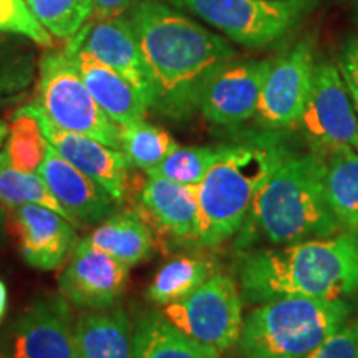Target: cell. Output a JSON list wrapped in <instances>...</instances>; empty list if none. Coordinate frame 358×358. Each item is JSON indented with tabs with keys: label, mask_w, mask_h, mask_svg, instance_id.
<instances>
[{
	"label": "cell",
	"mask_w": 358,
	"mask_h": 358,
	"mask_svg": "<svg viewBox=\"0 0 358 358\" xmlns=\"http://www.w3.org/2000/svg\"><path fill=\"white\" fill-rule=\"evenodd\" d=\"M145 60L153 103L151 108L173 120L198 110V96L209 75L236 58L219 35L159 0H141L128 15Z\"/></svg>",
	"instance_id": "obj_1"
},
{
	"label": "cell",
	"mask_w": 358,
	"mask_h": 358,
	"mask_svg": "<svg viewBox=\"0 0 358 358\" xmlns=\"http://www.w3.org/2000/svg\"><path fill=\"white\" fill-rule=\"evenodd\" d=\"M243 301L262 303L280 297L347 299L358 294V239L352 232L259 249L241 259Z\"/></svg>",
	"instance_id": "obj_2"
},
{
	"label": "cell",
	"mask_w": 358,
	"mask_h": 358,
	"mask_svg": "<svg viewBox=\"0 0 358 358\" xmlns=\"http://www.w3.org/2000/svg\"><path fill=\"white\" fill-rule=\"evenodd\" d=\"M250 226L274 245L342 232L327 201L324 155L317 151L295 155L277 148L274 166L243 224Z\"/></svg>",
	"instance_id": "obj_3"
},
{
	"label": "cell",
	"mask_w": 358,
	"mask_h": 358,
	"mask_svg": "<svg viewBox=\"0 0 358 358\" xmlns=\"http://www.w3.org/2000/svg\"><path fill=\"white\" fill-rule=\"evenodd\" d=\"M350 315L345 299H272L249 312L237 343L244 358H303Z\"/></svg>",
	"instance_id": "obj_4"
},
{
	"label": "cell",
	"mask_w": 358,
	"mask_h": 358,
	"mask_svg": "<svg viewBox=\"0 0 358 358\" xmlns=\"http://www.w3.org/2000/svg\"><path fill=\"white\" fill-rule=\"evenodd\" d=\"M277 148L224 146L198 186V236L203 248H216L241 231L254 199L274 166Z\"/></svg>",
	"instance_id": "obj_5"
},
{
	"label": "cell",
	"mask_w": 358,
	"mask_h": 358,
	"mask_svg": "<svg viewBox=\"0 0 358 358\" xmlns=\"http://www.w3.org/2000/svg\"><path fill=\"white\" fill-rule=\"evenodd\" d=\"M38 103L57 127L85 134L120 150V127L88 92L73 58L66 50L43 55L38 66Z\"/></svg>",
	"instance_id": "obj_6"
},
{
	"label": "cell",
	"mask_w": 358,
	"mask_h": 358,
	"mask_svg": "<svg viewBox=\"0 0 358 358\" xmlns=\"http://www.w3.org/2000/svg\"><path fill=\"white\" fill-rule=\"evenodd\" d=\"M164 317L191 338L219 353L239 342L243 332V295L234 279L214 272L181 301L168 303Z\"/></svg>",
	"instance_id": "obj_7"
},
{
	"label": "cell",
	"mask_w": 358,
	"mask_h": 358,
	"mask_svg": "<svg viewBox=\"0 0 358 358\" xmlns=\"http://www.w3.org/2000/svg\"><path fill=\"white\" fill-rule=\"evenodd\" d=\"M249 48L266 47L290 32L303 0H168Z\"/></svg>",
	"instance_id": "obj_8"
},
{
	"label": "cell",
	"mask_w": 358,
	"mask_h": 358,
	"mask_svg": "<svg viewBox=\"0 0 358 358\" xmlns=\"http://www.w3.org/2000/svg\"><path fill=\"white\" fill-rule=\"evenodd\" d=\"M299 124L317 153L325 155L342 148L358 151V116L337 66L315 65Z\"/></svg>",
	"instance_id": "obj_9"
},
{
	"label": "cell",
	"mask_w": 358,
	"mask_h": 358,
	"mask_svg": "<svg viewBox=\"0 0 358 358\" xmlns=\"http://www.w3.org/2000/svg\"><path fill=\"white\" fill-rule=\"evenodd\" d=\"M272 62L241 60L222 64L206 80L198 96V110L219 127L239 124L257 111L264 80Z\"/></svg>",
	"instance_id": "obj_10"
},
{
	"label": "cell",
	"mask_w": 358,
	"mask_h": 358,
	"mask_svg": "<svg viewBox=\"0 0 358 358\" xmlns=\"http://www.w3.org/2000/svg\"><path fill=\"white\" fill-rule=\"evenodd\" d=\"M129 267L87 237L78 239L58 279L60 294L70 306L85 310H100L115 306L127 287Z\"/></svg>",
	"instance_id": "obj_11"
},
{
	"label": "cell",
	"mask_w": 358,
	"mask_h": 358,
	"mask_svg": "<svg viewBox=\"0 0 358 358\" xmlns=\"http://www.w3.org/2000/svg\"><path fill=\"white\" fill-rule=\"evenodd\" d=\"M10 335V358H80L71 308L62 294L30 303Z\"/></svg>",
	"instance_id": "obj_12"
},
{
	"label": "cell",
	"mask_w": 358,
	"mask_h": 358,
	"mask_svg": "<svg viewBox=\"0 0 358 358\" xmlns=\"http://www.w3.org/2000/svg\"><path fill=\"white\" fill-rule=\"evenodd\" d=\"M313 70V53L306 42L272 62L256 111L261 124L274 129L299 124L310 92Z\"/></svg>",
	"instance_id": "obj_13"
},
{
	"label": "cell",
	"mask_w": 358,
	"mask_h": 358,
	"mask_svg": "<svg viewBox=\"0 0 358 358\" xmlns=\"http://www.w3.org/2000/svg\"><path fill=\"white\" fill-rule=\"evenodd\" d=\"M25 106L37 116L48 145L62 158L73 164L78 171L87 174L88 178L96 181L103 189L108 191L116 203L122 204L124 194H127L128 169L131 166L123 151L103 145V143L85 136V134L57 127L43 113L37 101L29 103Z\"/></svg>",
	"instance_id": "obj_14"
},
{
	"label": "cell",
	"mask_w": 358,
	"mask_h": 358,
	"mask_svg": "<svg viewBox=\"0 0 358 358\" xmlns=\"http://www.w3.org/2000/svg\"><path fill=\"white\" fill-rule=\"evenodd\" d=\"M66 47L82 48L96 60L118 71L136 88L146 101L148 108L153 103V88L143 60L140 43L128 17L118 15L103 20H88L69 40Z\"/></svg>",
	"instance_id": "obj_15"
},
{
	"label": "cell",
	"mask_w": 358,
	"mask_h": 358,
	"mask_svg": "<svg viewBox=\"0 0 358 358\" xmlns=\"http://www.w3.org/2000/svg\"><path fill=\"white\" fill-rule=\"evenodd\" d=\"M37 173L77 229L101 222L115 213L118 203L110 192L62 158L50 145Z\"/></svg>",
	"instance_id": "obj_16"
},
{
	"label": "cell",
	"mask_w": 358,
	"mask_h": 358,
	"mask_svg": "<svg viewBox=\"0 0 358 358\" xmlns=\"http://www.w3.org/2000/svg\"><path fill=\"white\" fill-rule=\"evenodd\" d=\"M13 221L22 257L38 271L64 266L78 243L77 227L45 206H19L13 209Z\"/></svg>",
	"instance_id": "obj_17"
},
{
	"label": "cell",
	"mask_w": 358,
	"mask_h": 358,
	"mask_svg": "<svg viewBox=\"0 0 358 358\" xmlns=\"http://www.w3.org/2000/svg\"><path fill=\"white\" fill-rule=\"evenodd\" d=\"M65 50L73 58L88 92L118 127L145 120L150 108L127 78L82 48L65 47Z\"/></svg>",
	"instance_id": "obj_18"
},
{
	"label": "cell",
	"mask_w": 358,
	"mask_h": 358,
	"mask_svg": "<svg viewBox=\"0 0 358 358\" xmlns=\"http://www.w3.org/2000/svg\"><path fill=\"white\" fill-rule=\"evenodd\" d=\"M143 213L178 239L196 241L198 236V187L150 176L140 191Z\"/></svg>",
	"instance_id": "obj_19"
},
{
	"label": "cell",
	"mask_w": 358,
	"mask_h": 358,
	"mask_svg": "<svg viewBox=\"0 0 358 358\" xmlns=\"http://www.w3.org/2000/svg\"><path fill=\"white\" fill-rule=\"evenodd\" d=\"M80 358H133L131 324L122 307L88 310L75 322Z\"/></svg>",
	"instance_id": "obj_20"
},
{
	"label": "cell",
	"mask_w": 358,
	"mask_h": 358,
	"mask_svg": "<svg viewBox=\"0 0 358 358\" xmlns=\"http://www.w3.org/2000/svg\"><path fill=\"white\" fill-rule=\"evenodd\" d=\"M133 358H222V355L179 330L163 312H146L134 327Z\"/></svg>",
	"instance_id": "obj_21"
},
{
	"label": "cell",
	"mask_w": 358,
	"mask_h": 358,
	"mask_svg": "<svg viewBox=\"0 0 358 358\" xmlns=\"http://www.w3.org/2000/svg\"><path fill=\"white\" fill-rule=\"evenodd\" d=\"M87 239L128 267L146 261L153 254V232L140 214L131 211L110 214L98 222Z\"/></svg>",
	"instance_id": "obj_22"
},
{
	"label": "cell",
	"mask_w": 358,
	"mask_h": 358,
	"mask_svg": "<svg viewBox=\"0 0 358 358\" xmlns=\"http://www.w3.org/2000/svg\"><path fill=\"white\" fill-rule=\"evenodd\" d=\"M325 159V194L342 229L358 231V151L353 148L329 151Z\"/></svg>",
	"instance_id": "obj_23"
},
{
	"label": "cell",
	"mask_w": 358,
	"mask_h": 358,
	"mask_svg": "<svg viewBox=\"0 0 358 358\" xmlns=\"http://www.w3.org/2000/svg\"><path fill=\"white\" fill-rule=\"evenodd\" d=\"M211 274L213 264L206 259L176 257L159 268L146 290V297L164 307L189 295Z\"/></svg>",
	"instance_id": "obj_24"
},
{
	"label": "cell",
	"mask_w": 358,
	"mask_h": 358,
	"mask_svg": "<svg viewBox=\"0 0 358 358\" xmlns=\"http://www.w3.org/2000/svg\"><path fill=\"white\" fill-rule=\"evenodd\" d=\"M3 146L10 164L19 171L34 174L42 166L48 141L37 116L27 106H22L13 113Z\"/></svg>",
	"instance_id": "obj_25"
},
{
	"label": "cell",
	"mask_w": 358,
	"mask_h": 358,
	"mask_svg": "<svg viewBox=\"0 0 358 358\" xmlns=\"http://www.w3.org/2000/svg\"><path fill=\"white\" fill-rule=\"evenodd\" d=\"M120 141L131 166L150 171L179 146L166 129L155 127L146 120L120 127Z\"/></svg>",
	"instance_id": "obj_26"
},
{
	"label": "cell",
	"mask_w": 358,
	"mask_h": 358,
	"mask_svg": "<svg viewBox=\"0 0 358 358\" xmlns=\"http://www.w3.org/2000/svg\"><path fill=\"white\" fill-rule=\"evenodd\" d=\"M0 204L12 209L25 204H38L69 219L40 174L22 173L13 168L6 151H0Z\"/></svg>",
	"instance_id": "obj_27"
},
{
	"label": "cell",
	"mask_w": 358,
	"mask_h": 358,
	"mask_svg": "<svg viewBox=\"0 0 358 358\" xmlns=\"http://www.w3.org/2000/svg\"><path fill=\"white\" fill-rule=\"evenodd\" d=\"M224 146H178L148 176L166 178L181 185L198 186L221 156Z\"/></svg>",
	"instance_id": "obj_28"
},
{
	"label": "cell",
	"mask_w": 358,
	"mask_h": 358,
	"mask_svg": "<svg viewBox=\"0 0 358 358\" xmlns=\"http://www.w3.org/2000/svg\"><path fill=\"white\" fill-rule=\"evenodd\" d=\"M47 32L71 38L92 15V0H25Z\"/></svg>",
	"instance_id": "obj_29"
},
{
	"label": "cell",
	"mask_w": 358,
	"mask_h": 358,
	"mask_svg": "<svg viewBox=\"0 0 358 358\" xmlns=\"http://www.w3.org/2000/svg\"><path fill=\"white\" fill-rule=\"evenodd\" d=\"M15 35L0 34V98L24 92L35 78V58Z\"/></svg>",
	"instance_id": "obj_30"
},
{
	"label": "cell",
	"mask_w": 358,
	"mask_h": 358,
	"mask_svg": "<svg viewBox=\"0 0 358 358\" xmlns=\"http://www.w3.org/2000/svg\"><path fill=\"white\" fill-rule=\"evenodd\" d=\"M0 34L15 35L50 47L52 35L40 24L25 0H0Z\"/></svg>",
	"instance_id": "obj_31"
},
{
	"label": "cell",
	"mask_w": 358,
	"mask_h": 358,
	"mask_svg": "<svg viewBox=\"0 0 358 358\" xmlns=\"http://www.w3.org/2000/svg\"><path fill=\"white\" fill-rule=\"evenodd\" d=\"M303 358H357V325L355 322L342 325L325 342Z\"/></svg>",
	"instance_id": "obj_32"
},
{
	"label": "cell",
	"mask_w": 358,
	"mask_h": 358,
	"mask_svg": "<svg viewBox=\"0 0 358 358\" xmlns=\"http://www.w3.org/2000/svg\"><path fill=\"white\" fill-rule=\"evenodd\" d=\"M340 73L347 85L348 93L353 101V106L358 111V42H353L343 52L340 62Z\"/></svg>",
	"instance_id": "obj_33"
},
{
	"label": "cell",
	"mask_w": 358,
	"mask_h": 358,
	"mask_svg": "<svg viewBox=\"0 0 358 358\" xmlns=\"http://www.w3.org/2000/svg\"><path fill=\"white\" fill-rule=\"evenodd\" d=\"M136 0H92V15L88 20H103L123 15Z\"/></svg>",
	"instance_id": "obj_34"
},
{
	"label": "cell",
	"mask_w": 358,
	"mask_h": 358,
	"mask_svg": "<svg viewBox=\"0 0 358 358\" xmlns=\"http://www.w3.org/2000/svg\"><path fill=\"white\" fill-rule=\"evenodd\" d=\"M7 287L2 280H0V320H2L3 313L7 310Z\"/></svg>",
	"instance_id": "obj_35"
},
{
	"label": "cell",
	"mask_w": 358,
	"mask_h": 358,
	"mask_svg": "<svg viewBox=\"0 0 358 358\" xmlns=\"http://www.w3.org/2000/svg\"><path fill=\"white\" fill-rule=\"evenodd\" d=\"M7 133H8V124H7L6 122H3L2 118H0V150H2L3 143H6Z\"/></svg>",
	"instance_id": "obj_36"
},
{
	"label": "cell",
	"mask_w": 358,
	"mask_h": 358,
	"mask_svg": "<svg viewBox=\"0 0 358 358\" xmlns=\"http://www.w3.org/2000/svg\"><path fill=\"white\" fill-rule=\"evenodd\" d=\"M3 224H6V213H3V209L0 208V234H2Z\"/></svg>",
	"instance_id": "obj_37"
},
{
	"label": "cell",
	"mask_w": 358,
	"mask_h": 358,
	"mask_svg": "<svg viewBox=\"0 0 358 358\" xmlns=\"http://www.w3.org/2000/svg\"><path fill=\"white\" fill-rule=\"evenodd\" d=\"M355 325H357V358H358V320H355Z\"/></svg>",
	"instance_id": "obj_38"
},
{
	"label": "cell",
	"mask_w": 358,
	"mask_h": 358,
	"mask_svg": "<svg viewBox=\"0 0 358 358\" xmlns=\"http://www.w3.org/2000/svg\"><path fill=\"white\" fill-rule=\"evenodd\" d=\"M0 358H7V355H6V353H2V352H0Z\"/></svg>",
	"instance_id": "obj_39"
},
{
	"label": "cell",
	"mask_w": 358,
	"mask_h": 358,
	"mask_svg": "<svg viewBox=\"0 0 358 358\" xmlns=\"http://www.w3.org/2000/svg\"><path fill=\"white\" fill-rule=\"evenodd\" d=\"M355 236H357V239H358V231H357V234H355Z\"/></svg>",
	"instance_id": "obj_40"
}]
</instances>
